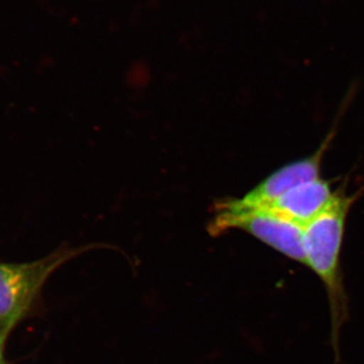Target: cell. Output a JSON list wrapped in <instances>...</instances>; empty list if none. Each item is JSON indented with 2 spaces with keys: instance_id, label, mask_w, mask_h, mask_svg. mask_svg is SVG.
<instances>
[{
  "instance_id": "4",
  "label": "cell",
  "mask_w": 364,
  "mask_h": 364,
  "mask_svg": "<svg viewBox=\"0 0 364 364\" xmlns=\"http://www.w3.org/2000/svg\"><path fill=\"white\" fill-rule=\"evenodd\" d=\"M332 138L331 132L329 136H326L317 152L304 159L289 163L273 172L242 198H225L215 203L213 212L237 214L249 210H262L294 186L318 178L321 164Z\"/></svg>"
},
{
  "instance_id": "2",
  "label": "cell",
  "mask_w": 364,
  "mask_h": 364,
  "mask_svg": "<svg viewBox=\"0 0 364 364\" xmlns=\"http://www.w3.org/2000/svg\"><path fill=\"white\" fill-rule=\"evenodd\" d=\"M93 247L97 245H63L38 260L0 261V330L11 333L23 320L33 317L40 309L43 289L53 273Z\"/></svg>"
},
{
  "instance_id": "5",
  "label": "cell",
  "mask_w": 364,
  "mask_h": 364,
  "mask_svg": "<svg viewBox=\"0 0 364 364\" xmlns=\"http://www.w3.org/2000/svg\"><path fill=\"white\" fill-rule=\"evenodd\" d=\"M334 196L330 182L317 178L294 186L272 205L256 210H267L305 228L330 205Z\"/></svg>"
},
{
  "instance_id": "1",
  "label": "cell",
  "mask_w": 364,
  "mask_h": 364,
  "mask_svg": "<svg viewBox=\"0 0 364 364\" xmlns=\"http://www.w3.org/2000/svg\"><path fill=\"white\" fill-rule=\"evenodd\" d=\"M353 200L344 193H335L330 205L304 228L306 267L311 268L324 284L329 301L333 364H339L340 331L348 318V299L341 272V248L345 223Z\"/></svg>"
},
{
  "instance_id": "3",
  "label": "cell",
  "mask_w": 364,
  "mask_h": 364,
  "mask_svg": "<svg viewBox=\"0 0 364 364\" xmlns=\"http://www.w3.org/2000/svg\"><path fill=\"white\" fill-rule=\"evenodd\" d=\"M208 229L213 236L226 233L230 230H242L289 259L306 264L304 228L267 210L237 214L213 212Z\"/></svg>"
},
{
  "instance_id": "6",
  "label": "cell",
  "mask_w": 364,
  "mask_h": 364,
  "mask_svg": "<svg viewBox=\"0 0 364 364\" xmlns=\"http://www.w3.org/2000/svg\"><path fill=\"white\" fill-rule=\"evenodd\" d=\"M9 334L11 333L0 330V364H7L6 348Z\"/></svg>"
}]
</instances>
